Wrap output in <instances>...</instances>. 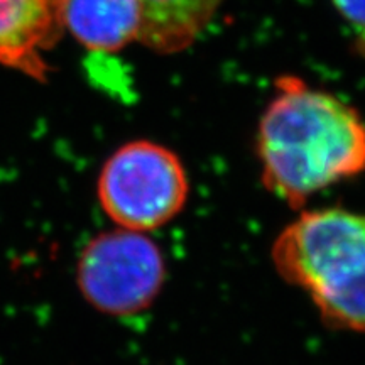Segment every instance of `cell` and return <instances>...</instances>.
Wrapping results in <instances>:
<instances>
[{"label": "cell", "instance_id": "cell-5", "mask_svg": "<svg viewBox=\"0 0 365 365\" xmlns=\"http://www.w3.org/2000/svg\"><path fill=\"white\" fill-rule=\"evenodd\" d=\"M61 29L59 0H0V63L41 80Z\"/></svg>", "mask_w": 365, "mask_h": 365}, {"label": "cell", "instance_id": "cell-6", "mask_svg": "<svg viewBox=\"0 0 365 365\" xmlns=\"http://www.w3.org/2000/svg\"><path fill=\"white\" fill-rule=\"evenodd\" d=\"M63 27L91 51L113 53L139 41V0H59Z\"/></svg>", "mask_w": 365, "mask_h": 365}, {"label": "cell", "instance_id": "cell-1", "mask_svg": "<svg viewBox=\"0 0 365 365\" xmlns=\"http://www.w3.org/2000/svg\"><path fill=\"white\" fill-rule=\"evenodd\" d=\"M257 158L264 186L301 208L365 171V120L335 95L282 76L259 122Z\"/></svg>", "mask_w": 365, "mask_h": 365}, {"label": "cell", "instance_id": "cell-3", "mask_svg": "<svg viewBox=\"0 0 365 365\" xmlns=\"http://www.w3.org/2000/svg\"><path fill=\"white\" fill-rule=\"evenodd\" d=\"M188 175L171 149L150 140L118 148L100 171V207L117 227L150 232L170 223L185 208Z\"/></svg>", "mask_w": 365, "mask_h": 365}, {"label": "cell", "instance_id": "cell-4", "mask_svg": "<svg viewBox=\"0 0 365 365\" xmlns=\"http://www.w3.org/2000/svg\"><path fill=\"white\" fill-rule=\"evenodd\" d=\"M166 281V261L145 232L115 228L91 239L76 264L83 298L100 313L130 317L156 301Z\"/></svg>", "mask_w": 365, "mask_h": 365}, {"label": "cell", "instance_id": "cell-8", "mask_svg": "<svg viewBox=\"0 0 365 365\" xmlns=\"http://www.w3.org/2000/svg\"><path fill=\"white\" fill-rule=\"evenodd\" d=\"M333 4L365 43V0H333Z\"/></svg>", "mask_w": 365, "mask_h": 365}, {"label": "cell", "instance_id": "cell-7", "mask_svg": "<svg viewBox=\"0 0 365 365\" xmlns=\"http://www.w3.org/2000/svg\"><path fill=\"white\" fill-rule=\"evenodd\" d=\"M139 43L163 54L186 49L210 24L223 0H139Z\"/></svg>", "mask_w": 365, "mask_h": 365}, {"label": "cell", "instance_id": "cell-2", "mask_svg": "<svg viewBox=\"0 0 365 365\" xmlns=\"http://www.w3.org/2000/svg\"><path fill=\"white\" fill-rule=\"evenodd\" d=\"M282 279L309 296L327 325L365 333V213L308 210L271 249Z\"/></svg>", "mask_w": 365, "mask_h": 365}]
</instances>
